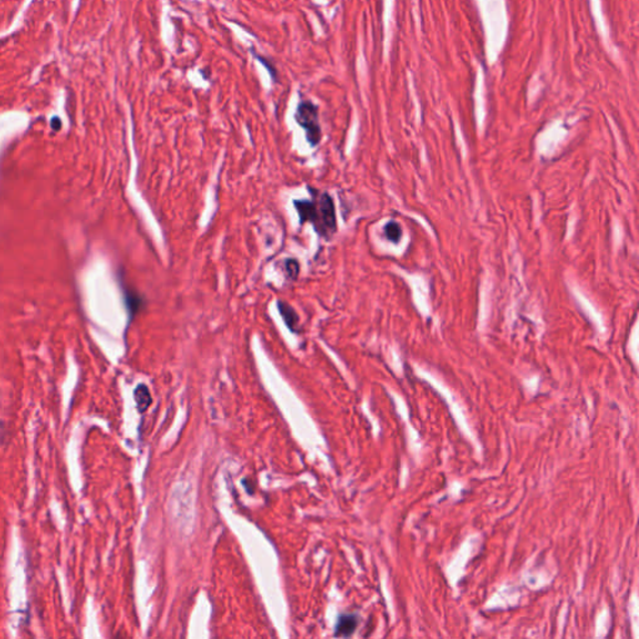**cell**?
I'll return each instance as SVG.
<instances>
[{"mask_svg":"<svg viewBox=\"0 0 639 639\" xmlns=\"http://www.w3.org/2000/svg\"><path fill=\"white\" fill-rule=\"evenodd\" d=\"M296 122L306 131V139L312 146L317 145L321 140V128L318 123V108L309 100L298 104L295 114Z\"/></svg>","mask_w":639,"mask_h":639,"instance_id":"6da1fadb","label":"cell"},{"mask_svg":"<svg viewBox=\"0 0 639 639\" xmlns=\"http://www.w3.org/2000/svg\"><path fill=\"white\" fill-rule=\"evenodd\" d=\"M317 211H318V218H320V225H318L317 232L324 236L332 234V232L336 230L335 206H333L332 198H331L330 195L326 194V192L320 196V200L317 204Z\"/></svg>","mask_w":639,"mask_h":639,"instance_id":"7a4b0ae2","label":"cell"},{"mask_svg":"<svg viewBox=\"0 0 639 639\" xmlns=\"http://www.w3.org/2000/svg\"><path fill=\"white\" fill-rule=\"evenodd\" d=\"M293 205H295L296 210L298 212V216H300V223H312L313 226L316 227V231L318 230V225H320V218H318V211H317V205H316L313 201H307V200H296L293 201Z\"/></svg>","mask_w":639,"mask_h":639,"instance_id":"3957f363","label":"cell"},{"mask_svg":"<svg viewBox=\"0 0 639 639\" xmlns=\"http://www.w3.org/2000/svg\"><path fill=\"white\" fill-rule=\"evenodd\" d=\"M357 627V618L352 614H346L340 617L336 624V635L337 637H350L355 632Z\"/></svg>","mask_w":639,"mask_h":639,"instance_id":"277c9868","label":"cell"},{"mask_svg":"<svg viewBox=\"0 0 639 639\" xmlns=\"http://www.w3.org/2000/svg\"><path fill=\"white\" fill-rule=\"evenodd\" d=\"M277 307H278V311H280L282 318L285 320L286 326L289 327L292 332L297 331L300 320H298V316H297V313H296V311L293 310L292 307L287 304V302H284V301H278Z\"/></svg>","mask_w":639,"mask_h":639,"instance_id":"5b68a950","label":"cell"},{"mask_svg":"<svg viewBox=\"0 0 639 639\" xmlns=\"http://www.w3.org/2000/svg\"><path fill=\"white\" fill-rule=\"evenodd\" d=\"M134 398L136 402V407L139 412H145L151 405L152 398L150 395V391L145 385H139L134 391Z\"/></svg>","mask_w":639,"mask_h":639,"instance_id":"8992f818","label":"cell"},{"mask_svg":"<svg viewBox=\"0 0 639 639\" xmlns=\"http://www.w3.org/2000/svg\"><path fill=\"white\" fill-rule=\"evenodd\" d=\"M385 234L390 241L395 244L398 243L400 238H401V229H400L398 224L388 223L385 227Z\"/></svg>","mask_w":639,"mask_h":639,"instance_id":"52a82bcc","label":"cell"},{"mask_svg":"<svg viewBox=\"0 0 639 639\" xmlns=\"http://www.w3.org/2000/svg\"><path fill=\"white\" fill-rule=\"evenodd\" d=\"M285 269H286V273L290 278H296L298 275V271H300V266H298V263L293 258H289V260L285 261Z\"/></svg>","mask_w":639,"mask_h":639,"instance_id":"ba28073f","label":"cell"},{"mask_svg":"<svg viewBox=\"0 0 639 639\" xmlns=\"http://www.w3.org/2000/svg\"><path fill=\"white\" fill-rule=\"evenodd\" d=\"M126 304H128L129 310H130L131 313H135L137 310H139L140 305H141V300L137 297L136 295L134 293H128L126 295Z\"/></svg>","mask_w":639,"mask_h":639,"instance_id":"9c48e42d","label":"cell"},{"mask_svg":"<svg viewBox=\"0 0 639 639\" xmlns=\"http://www.w3.org/2000/svg\"><path fill=\"white\" fill-rule=\"evenodd\" d=\"M257 57H258V59H260V62H261V63H263V64H264L265 66H266V68H267V69H269V73H270V74H271V76H272V79H275V80H277V75H276V69H275V68H273V66H271V65H270V64H269V63H267V60H266V59H264V57H261V56H257Z\"/></svg>","mask_w":639,"mask_h":639,"instance_id":"30bf717a","label":"cell"}]
</instances>
